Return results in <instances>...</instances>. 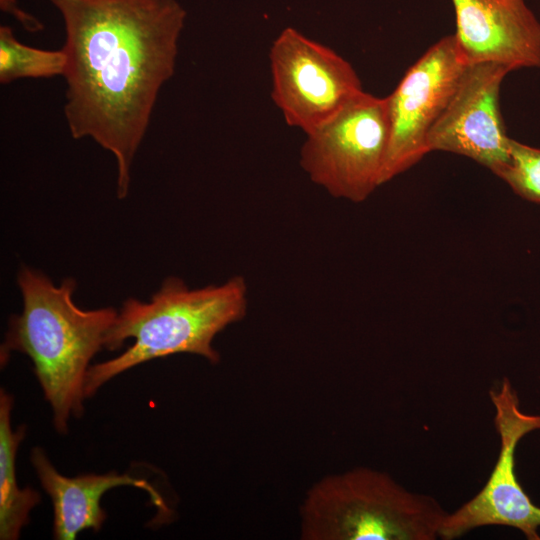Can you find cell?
Returning <instances> with one entry per match:
<instances>
[{
  "instance_id": "8992f818",
  "label": "cell",
  "mask_w": 540,
  "mask_h": 540,
  "mask_svg": "<svg viewBox=\"0 0 540 540\" xmlns=\"http://www.w3.org/2000/svg\"><path fill=\"white\" fill-rule=\"evenodd\" d=\"M271 96L289 126L305 135L363 91L352 65L326 45L285 28L269 51Z\"/></svg>"
},
{
  "instance_id": "52a82bcc",
  "label": "cell",
  "mask_w": 540,
  "mask_h": 540,
  "mask_svg": "<svg viewBox=\"0 0 540 540\" xmlns=\"http://www.w3.org/2000/svg\"><path fill=\"white\" fill-rule=\"evenodd\" d=\"M500 448L496 464L483 488L454 512H447L439 538L452 540L484 526L500 525L520 530L527 539L539 540L540 507L524 492L515 474V451L527 434L540 430V415L520 409L516 390L508 378L489 392Z\"/></svg>"
},
{
  "instance_id": "7a4b0ae2",
  "label": "cell",
  "mask_w": 540,
  "mask_h": 540,
  "mask_svg": "<svg viewBox=\"0 0 540 540\" xmlns=\"http://www.w3.org/2000/svg\"><path fill=\"white\" fill-rule=\"evenodd\" d=\"M17 283L23 310L13 315L1 363L11 351L27 355L49 403L58 433L68 432L72 417L84 410L85 379L92 358L105 349L118 311L112 307L83 310L73 301L77 283L66 278L59 286L42 272L22 266Z\"/></svg>"
},
{
  "instance_id": "9a60e30c",
  "label": "cell",
  "mask_w": 540,
  "mask_h": 540,
  "mask_svg": "<svg viewBox=\"0 0 540 540\" xmlns=\"http://www.w3.org/2000/svg\"><path fill=\"white\" fill-rule=\"evenodd\" d=\"M0 7L3 12L14 16L29 31H38L43 28L37 19L19 8L16 0H0Z\"/></svg>"
},
{
  "instance_id": "30bf717a",
  "label": "cell",
  "mask_w": 540,
  "mask_h": 540,
  "mask_svg": "<svg viewBox=\"0 0 540 540\" xmlns=\"http://www.w3.org/2000/svg\"><path fill=\"white\" fill-rule=\"evenodd\" d=\"M459 52L467 64L511 71L540 68V22L525 0H452Z\"/></svg>"
},
{
  "instance_id": "5bb4252c",
  "label": "cell",
  "mask_w": 540,
  "mask_h": 540,
  "mask_svg": "<svg viewBox=\"0 0 540 540\" xmlns=\"http://www.w3.org/2000/svg\"><path fill=\"white\" fill-rule=\"evenodd\" d=\"M497 176L523 199L540 203V148L511 138L509 162Z\"/></svg>"
},
{
  "instance_id": "4fadbf2b",
  "label": "cell",
  "mask_w": 540,
  "mask_h": 540,
  "mask_svg": "<svg viewBox=\"0 0 540 540\" xmlns=\"http://www.w3.org/2000/svg\"><path fill=\"white\" fill-rule=\"evenodd\" d=\"M67 57L61 51H47L20 43L9 26L0 27V82L20 78L64 75Z\"/></svg>"
},
{
  "instance_id": "3957f363",
  "label": "cell",
  "mask_w": 540,
  "mask_h": 540,
  "mask_svg": "<svg viewBox=\"0 0 540 540\" xmlns=\"http://www.w3.org/2000/svg\"><path fill=\"white\" fill-rule=\"evenodd\" d=\"M248 309L245 278L234 276L219 285L191 289L181 278H166L148 302L129 298L118 311L105 349L115 351L133 338L117 357L91 365L84 392L93 396L112 378L139 364L173 354L188 353L211 364L220 361L215 337L241 321Z\"/></svg>"
},
{
  "instance_id": "5b68a950",
  "label": "cell",
  "mask_w": 540,
  "mask_h": 540,
  "mask_svg": "<svg viewBox=\"0 0 540 540\" xmlns=\"http://www.w3.org/2000/svg\"><path fill=\"white\" fill-rule=\"evenodd\" d=\"M388 141L386 97L363 90L306 134L300 166L331 196L359 203L382 185Z\"/></svg>"
},
{
  "instance_id": "ba28073f",
  "label": "cell",
  "mask_w": 540,
  "mask_h": 540,
  "mask_svg": "<svg viewBox=\"0 0 540 540\" xmlns=\"http://www.w3.org/2000/svg\"><path fill=\"white\" fill-rule=\"evenodd\" d=\"M468 65L454 35L444 36L409 67L386 97L389 141L381 184L410 169L429 153L427 136Z\"/></svg>"
},
{
  "instance_id": "6da1fadb",
  "label": "cell",
  "mask_w": 540,
  "mask_h": 540,
  "mask_svg": "<svg viewBox=\"0 0 540 540\" xmlns=\"http://www.w3.org/2000/svg\"><path fill=\"white\" fill-rule=\"evenodd\" d=\"M50 2L65 24L70 133L113 154L123 199L159 90L174 74L186 10L177 0Z\"/></svg>"
},
{
  "instance_id": "8fae6325",
  "label": "cell",
  "mask_w": 540,
  "mask_h": 540,
  "mask_svg": "<svg viewBox=\"0 0 540 540\" xmlns=\"http://www.w3.org/2000/svg\"><path fill=\"white\" fill-rule=\"evenodd\" d=\"M30 461L41 486L52 501L54 539L73 540L83 530L99 531L106 519L100 500L106 491L120 486L144 490L161 512L170 513L156 488L148 481L128 473L112 471L66 477L56 470L40 447L32 449Z\"/></svg>"
},
{
  "instance_id": "7c38bea8",
  "label": "cell",
  "mask_w": 540,
  "mask_h": 540,
  "mask_svg": "<svg viewBox=\"0 0 540 540\" xmlns=\"http://www.w3.org/2000/svg\"><path fill=\"white\" fill-rule=\"evenodd\" d=\"M13 397L0 391V539L16 540L29 523L31 510L40 494L31 487L20 488L16 479V454L26 434V426L12 429Z\"/></svg>"
},
{
  "instance_id": "9c48e42d",
  "label": "cell",
  "mask_w": 540,
  "mask_h": 540,
  "mask_svg": "<svg viewBox=\"0 0 540 540\" xmlns=\"http://www.w3.org/2000/svg\"><path fill=\"white\" fill-rule=\"evenodd\" d=\"M510 72L486 62L468 65L427 136L428 151L468 157L495 175L509 162L510 140L500 110V87Z\"/></svg>"
},
{
  "instance_id": "277c9868",
  "label": "cell",
  "mask_w": 540,
  "mask_h": 540,
  "mask_svg": "<svg viewBox=\"0 0 540 540\" xmlns=\"http://www.w3.org/2000/svg\"><path fill=\"white\" fill-rule=\"evenodd\" d=\"M447 512L389 474L356 467L324 476L299 508L302 540H434Z\"/></svg>"
}]
</instances>
